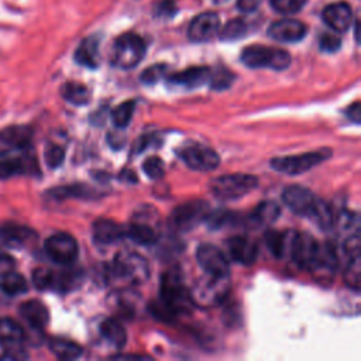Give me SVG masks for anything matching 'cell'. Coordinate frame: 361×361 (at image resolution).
Masks as SVG:
<instances>
[{"label": "cell", "instance_id": "6da1fadb", "mask_svg": "<svg viewBox=\"0 0 361 361\" xmlns=\"http://www.w3.org/2000/svg\"><path fill=\"white\" fill-rule=\"evenodd\" d=\"M159 293L161 299L155 303V313L159 314V317L172 319L178 314L190 312L193 305L190 290L185 286L182 276L176 269H168L162 275Z\"/></svg>", "mask_w": 361, "mask_h": 361}, {"label": "cell", "instance_id": "7a4b0ae2", "mask_svg": "<svg viewBox=\"0 0 361 361\" xmlns=\"http://www.w3.org/2000/svg\"><path fill=\"white\" fill-rule=\"evenodd\" d=\"M110 279L126 283H141L149 276L148 262L137 252H118L107 268Z\"/></svg>", "mask_w": 361, "mask_h": 361}, {"label": "cell", "instance_id": "3957f363", "mask_svg": "<svg viewBox=\"0 0 361 361\" xmlns=\"http://www.w3.org/2000/svg\"><path fill=\"white\" fill-rule=\"evenodd\" d=\"M258 186V178L248 173H228L210 182V192L220 200H235Z\"/></svg>", "mask_w": 361, "mask_h": 361}, {"label": "cell", "instance_id": "277c9868", "mask_svg": "<svg viewBox=\"0 0 361 361\" xmlns=\"http://www.w3.org/2000/svg\"><path fill=\"white\" fill-rule=\"evenodd\" d=\"M241 62L248 68H269L283 71L290 65V55L281 49L265 45H251L243 49Z\"/></svg>", "mask_w": 361, "mask_h": 361}, {"label": "cell", "instance_id": "5b68a950", "mask_svg": "<svg viewBox=\"0 0 361 361\" xmlns=\"http://www.w3.org/2000/svg\"><path fill=\"white\" fill-rule=\"evenodd\" d=\"M145 55V44L141 37L127 32L120 35L111 49V63L120 69L137 66Z\"/></svg>", "mask_w": 361, "mask_h": 361}, {"label": "cell", "instance_id": "8992f818", "mask_svg": "<svg viewBox=\"0 0 361 361\" xmlns=\"http://www.w3.org/2000/svg\"><path fill=\"white\" fill-rule=\"evenodd\" d=\"M330 157V151L323 148L319 151H310V152H303V154H296V155H286V157H276L274 158L269 165L281 173L286 175H299L310 168L322 164Z\"/></svg>", "mask_w": 361, "mask_h": 361}, {"label": "cell", "instance_id": "52a82bcc", "mask_svg": "<svg viewBox=\"0 0 361 361\" xmlns=\"http://www.w3.org/2000/svg\"><path fill=\"white\" fill-rule=\"evenodd\" d=\"M228 276H212L202 279L190 290L193 303L200 306H213L221 302L228 293Z\"/></svg>", "mask_w": 361, "mask_h": 361}, {"label": "cell", "instance_id": "ba28073f", "mask_svg": "<svg viewBox=\"0 0 361 361\" xmlns=\"http://www.w3.org/2000/svg\"><path fill=\"white\" fill-rule=\"evenodd\" d=\"M178 155L190 169L195 171H212L220 162L219 154L214 149L197 142H188L182 145L178 149Z\"/></svg>", "mask_w": 361, "mask_h": 361}, {"label": "cell", "instance_id": "9c48e42d", "mask_svg": "<svg viewBox=\"0 0 361 361\" xmlns=\"http://www.w3.org/2000/svg\"><path fill=\"white\" fill-rule=\"evenodd\" d=\"M209 213V207L202 200H192L179 204L171 214L169 223L178 231H189L204 220Z\"/></svg>", "mask_w": 361, "mask_h": 361}, {"label": "cell", "instance_id": "30bf717a", "mask_svg": "<svg viewBox=\"0 0 361 361\" xmlns=\"http://www.w3.org/2000/svg\"><path fill=\"white\" fill-rule=\"evenodd\" d=\"M47 255L61 265L72 264L79 252L76 240L66 233H56L47 238L44 244Z\"/></svg>", "mask_w": 361, "mask_h": 361}, {"label": "cell", "instance_id": "8fae6325", "mask_svg": "<svg viewBox=\"0 0 361 361\" xmlns=\"http://www.w3.org/2000/svg\"><path fill=\"white\" fill-rule=\"evenodd\" d=\"M196 259L207 275L228 276V261L226 255L213 244H200L196 251Z\"/></svg>", "mask_w": 361, "mask_h": 361}, {"label": "cell", "instance_id": "7c38bea8", "mask_svg": "<svg viewBox=\"0 0 361 361\" xmlns=\"http://www.w3.org/2000/svg\"><path fill=\"white\" fill-rule=\"evenodd\" d=\"M31 130L25 126H11L0 131V158L31 148Z\"/></svg>", "mask_w": 361, "mask_h": 361}, {"label": "cell", "instance_id": "4fadbf2b", "mask_svg": "<svg viewBox=\"0 0 361 361\" xmlns=\"http://www.w3.org/2000/svg\"><path fill=\"white\" fill-rule=\"evenodd\" d=\"M317 248H319V243L310 234L295 231L289 258L295 261L296 265L300 267L302 269L312 271L316 259Z\"/></svg>", "mask_w": 361, "mask_h": 361}, {"label": "cell", "instance_id": "5bb4252c", "mask_svg": "<svg viewBox=\"0 0 361 361\" xmlns=\"http://www.w3.org/2000/svg\"><path fill=\"white\" fill-rule=\"evenodd\" d=\"M23 173H38V164L31 148L20 152L18 157H4V159H0V179H8Z\"/></svg>", "mask_w": 361, "mask_h": 361}, {"label": "cell", "instance_id": "9a60e30c", "mask_svg": "<svg viewBox=\"0 0 361 361\" xmlns=\"http://www.w3.org/2000/svg\"><path fill=\"white\" fill-rule=\"evenodd\" d=\"M316 199L307 188L300 185H289L282 192V200L286 207L299 216H309Z\"/></svg>", "mask_w": 361, "mask_h": 361}, {"label": "cell", "instance_id": "2e32d148", "mask_svg": "<svg viewBox=\"0 0 361 361\" xmlns=\"http://www.w3.org/2000/svg\"><path fill=\"white\" fill-rule=\"evenodd\" d=\"M220 28V20L216 13H203L193 18L189 24L188 35L195 42H203L213 38Z\"/></svg>", "mask_w": 361, "mask_h": 361}, {"label": "cell", "instance_id": "e0dca14e", "mask_svg": "<svg viewBox=\"0 0 361 361\" xmlns=\"http://www.w3.org/2000/svg\"><path fill=\"white\" fill-rule=\"evenodd\" d=\"M268 35L281 42H296L306 35V25L293 18L278 20L269 25Z\"/></svg>", "mask_w": 361, "mask_h": 361}, {"label": "cell", "instance_id": "ac0fdd59", "mask_svg": "<svg viewBox=\"0 0 361 361\" xmlns=\"http://www.w3.org/2000/svg\"><path fill=\"white\" fill-rule=\"evenodd\" d=\"M37 234L30 227L6 223L0 226V244L8 248H21L35 240Z\"/></svg>", "mask_w": 361, "mask_h": 361}, {"label": "cell", "instance_id": "d6986e66", "mask_svg": "<svg viewBox=\"0 0 361 361\" xmlns=\"http://www.w3.org/2000/svg\"><path fill=\"white\" fill-rule=\"evenodd\" d=\"M227 251L230 257L243 265L255 262L258 257V245L254 240L245 235H235L227 241Z\"/></svg>", "mask_w": 361, "mask_h": 361}, {"label": "cell", "instance_id": "ffe728a7", "mask_svg": "<svg viewBox=\"0 0 361 361\" xmlns=\"http://www.w3.org/2000/svg\"><path fill=\"white\" fill-rule=\"evenodd\" d=\"M212 71L206 66H193L168 76V83L182 89H196L209 82Z\"/></svg>", "mask_w": 361, "mask_h": 361}, {"label": "cell", "instance_id": "44dd1931", "mask_svg": "<svg viewBox=\"0 0 361 361\" xmlns=\"http://www.w3.org/2000/svg\"><path fill=\"white\" fill-rule=\"evenodd\" d=\"M353 20L351 8L347 3H333L323 10V21L334 31H345Z\"/></svg>", "mask_w": 361, "mask_h": 361}, {"label": "cell", "instance_id": "7402d4cb", "mask_svg": "<svg viewBox=\"0 0 361 361\" xmlns=\"http://www.w3.org/2000/svg\"><path fill=\"white\" fill-rule=\"evenodd\" d=\"M92 233L96 243L109 245L120 241L124 237L126 230L110 219H99L93 223Z\"/></svg>", "mask_w": 361, "mask_h": 361}, {"label": "cell", "instance_id": "603a6c76", "mask_svg": "<svg viewBox=\"0 0 361 361\" xmlns=\"http://www.w3.org/2000/svg\"><path fill=\"white\" fill-rule=\"evenodd\" d=\"M20 314L34 329H42L49 320L47 306L37 299H31L21 303Z\"/></svg>", "mask_w": 361, "mask_h": 361}, {"label": "cell", "instance_id": "cb8c5ba5", "mask_svg": "<svg viewBox=\"0 0 361 361\" xmlns=\"http://www.w3.org/2000/svg\"><path fill=\"white\" fill-rule=\"evenodd\" d=\"M126 233L134 243L140 245H152L158 241V231L142 216H138L137 220L130 224Z\"/></svg>", "mask_w": 361, "mask_h": 361}, {"label": "cell", "instance_id": "d4e9b609", "mask_svg": "<svg viewBox=\"0 0 361 361\" xmlns=\"http://www.w3.org/2000/svg\"><path fill=\"white\" fill-rule=\"evenodd\" d=\"M293 235H295V231L292 230H288V231L271 230L265 234V243L269 251L276 258H285V257H289Z\"/></svg>", "mask_w": 361, "mask_h": 361}, {"label": "cell", "instance_id": "484cf974", "mask_svg": "<svg viewBox=\"0 0 361 361\" xmlns=\"http://www.w3.org/2000/svg\"><path fill=\"white\" fill-rule=\"evenodd\" d=\"M75 61L82 66L94 69L99 63V39L96 37L85 38L75 51Z\"/></svg>", "mask_w": 361, "mask_h": 361}, {"label": "cell", "instance_id": "4316f807", "mask_svg": "<svg viewBox=\"0 0 361 361\" xmlns=\"http://www.w3.org/2000/svg\"><path fill=\"white\" fill-rule=\"evenodd\" d=\"M320 228L323 230H329L334 226V220H336V213L331 209V206L322 200V199H316L309 216Z\"/></svg>", "mask_w": 361, "mask_h": 361}, {"label": "cell", "instance_id": "83f0119b", "mask_svg": "<svg viewBox=\"0 0 361 361\" xmlns=\"http://www.w3.org/2000/svg\"><path fill=\"white\" fill-rule=\"evenodd\" d=\"M62 97L75 106H85L90 100V90L79 82H66L61 87Z\"/></svg>", "mask_w": 361, "mask_h": 361}, {"label": "cell", "instance_id": "f1b7e54d", "mask_svg": "<svg viewBox=\"0 0 361 361\" xmlns=\"http://www.w3.org/2000/svg\"><path fill=\"white\" fill-rule=\"evenodd\" d=\"M100 333L111 345L121 348L127 341V333L120 322L116 319H107L100 324Z\"/></svg>", "mask_w": 361, "mask_h": 361}, {"label": "cell", "instance_id": "f546056e", "mask_svg": "<svg viewBox=\"0 0 361 361\" xmlns=\"http://www.w3.org/2000/svg\"><path fill=\"white\" fill-rule=\"evenodd\" d=\"M281 216V206L272 200L261 202L252 212H251V221L255 224H271Z\"/></svg>", "mask_w": 361, "mask_h": 361}, {"label": "cell", "instance_id": "4dcf8cb0", "mask_svg": "<svg viewBox=\"0 0 361 361\" xmlns=\"http://www.w3.org/2000/svg\"><path fill=\"white\" fill-rule=\"evenodd\" d=\"M49 350L59 360H76L82 355V347L65 338H52L49 341Z\"/></svg>", "mask_w": 361, "mask_h": 361}, {"label": "cell", "instance_id": "1f68e13d", "mask_svg": "<svg viewBox=\"0 0 361 361\" xmlns=\"http://www.w3.org/2000/svg\"><path fill=\"white\" fill-rule=\"evenodd\" d=\"M0 289L10 295V296H14V295H21L24 292H27L28 289V282L27 279L18 274V272H14V271H10L4 275H1V279H0Z\"/></svg>", "mask_w": 361, "mask_h": 361}, {"label": "cell", "instance_id": "d6a6232c", "mask_svg": "<svg viewBox=\"0 0 361 361\" xmlns=\"http://www.w3.org/2000/svg\"><path fill=\"white\" fill-rule=\"evenodd\" d=\"M23 338L24 330L17 322L13 319H0V343L4 345L17 344L23 341Z\"/></svg>", "mask_w": 361, "mask_h": 361}, {"label": "cell", "instance_id": "836d02e7", "mask_svg": "<svg viewBox=\"0 0 361 361\" xmlns=\"http://www.w3.org/2000/svg\"><path fill=\"white\" fill-rule=\"evenodd\" d=\"M48 195L54 199L62 200L68 197H92L93 189L87 188L86 185H65V186H58L51 190H48Z\"/></svg>", "mask_w": 361, "mask_h": 361}, {"label": "cell", "instance_id": "e575fe53", "mask_svg": "<svg viewBox=\"0 0 361 361\" xmlns=\"http://www.w3.org/2000/svg\"><path fill=\"white\" fill-rule=\"evenodd\" d=\"M135 110V102L134 100H127L116 106L111 111V121L117 128H126L134 114Z\"/></svg>", "mask_w": 361, "mask_h": 361}, {"label": "cell", "instance_id": "d590c367", "mask_svg": "<svg viewBox=\"0 0 361 361\" xmlns=\"http://www.w3.org/2000/svg\"><path fill=\"white\" fill-rule=\"evenodd\" d=\"M245 32H247V24L240 18H234V20H230L220 30V38L223 41H234V39L243 38Z\"/></svg>", "mask_w": 361, "mask_h": 361}, {"label": "cell", "instance_id": "8d00e7d4", "mask_svg": "<svg viewBox=\"0 0 361 361\" xmlns=\"http://www.w3.org/2000/svg\"><path fill=\"white\" fill-rule=\"evenodd\" d=\"M344 281L347 286H350L354 290H360V282H361V267H360V257L350 258V264L344 272Z\"/></svg>", "mask_w": 361, "mask_h": 361}, {"label": "cell", "instance_id": "74e56055", "mask_svg": "<svg viewBox=\"0 0 361 361\" xmlns=\"http://www.w3.org/2000/svg\"><path fill=\"white\" fill-rule=\"evenodd\" d=\"M235 217L234 212H228V210H217L214 213H207L204 217V221L207 223V226L210 228H221L226 224H230L233 221V219Z\"/></svg>", "mask_w": 361, "mask_h": 361}, {"label": "cell", "instance_id": "f35d334b", "mask_svg": "<svg viewBox=\"0 0 361 361\" xmlns=\"http://www.w3.org/2000/svg\"><path fill=\"white\" fill-rule=\"evenodd\" d=\"M142 171L145 172V175L151 179H159L164 176L165 173V164L159 157H148L144 162H142Z\"/></svg>", "mask_w": 361, "mask_h": 361}, {"label": "cell", "instance_id": "ab89813d", "mask_svg": "<svg viewBox=\"0 0 361 361\" xmlns=\"http://www.w3.org/2000/svg\"><path fill=\"white\" fill-rule=\"evenodd\" d=\"M44 157H45L47 165L54 169V168H58L62 165V162L65 159V149L56 144H49L45 148Z\"/></svg>", "mask_w": 361, "mask_h": 361}, {"label": "cell", "instance_id": "60d3db41", "mask_svg": "<svg viewBox=\"0 0 361 361\" xmlns=\"http://www.w3.org/2000/svg\"><path fill=\"white\" fill-rule=\"evenodd\" d=\"M233 80H234V75L227 69H220V71H216L214 73H210V79H209L210 87L216 90H223L228 87Z\"/></svg>", "mask_w": 361, "mask_h": 361}, {"label": "cell", "instance_id": "b9f144b4", "mask_svg": "<svg viewBox=\"0 0 361 361\" xmlns=\"http://www.w3.org/2000/svg\"><path fill=\"white\" fill-rule=\"evenodd\" d=\"M52 276H54V271L52 269L37 268L32 272V282H34L37 289L48 290V289H52Z\"/></svg>", "mask_w": 361, "mask_h": 361}, {"label": "cell", "instance_id": "7bdbcfd3", "mask_svg": "<svg viewBox=\"0 0 361 361\" xmlns=\"http://www.w3.org/2000/svg\"><path fill=\"white\" fill-rule=\"evenodd\" d=\"M165 75H166V65H164V63H157V65H152V66L147 68V69L141 73L140 79H141V82L145 83V85H154V83H157L158 80H161Z\"/></svg>", "mask_w": 361, "mask_h": 361}, {"label": "cell", "instance_id": "ee69618b", "mask_svg": "<svg viewBox=\"0 0 361 361\" xmlns=\"http://www.w3.org/2000/svg\"><path fill=\"white\" fill-rule=\"evenodd\" d=\"M306 0H271V6L282 14H293L298 13L303 6Z\"/></svg>", "mask_w": 361, "mask_h": 361}, {"label": "cell", "instance_id": "f6af8a7d", "mask_svg": "<svg viewBox=\"0 0 361 361\" xmlns=\"http://www.w3.org/2000/svg\"><path fill=\"white\" fill-rule=\"evenodd\" d=\"M319 45H320V49L324 51V52H334L340 48L341 45V41L338 37L336 35H331V34H323L320 37V41H319Z\"/></svg>", "mask_w": 361, "mask_h": 361}, {"label": "cell", "instance_id": "bcb514c9", "mask_svg": "<svg viewBox=\"0 0 361 361\" xmlns=\"http://www.w3.org/2000/svg\"><path fill=\"white\" fill-rule=\"evenodd\" d=\"M343 250H344V252L348 258L360 257V237H358V234L350 235L345 240V243L343 245Z\"/></svg>", "mask_w": 361, "mask_h": 361}, {"label": "cell", "instance_id": "7dc6e473", "mask_svg": "<svg viewBox=\"0 0 361 361\" xmlns=\"http://www.w3.org/2000/svg\"><path fill=\"white\" fill-rule=\"evenodd\" d=\"M16 267V262H14V258L7 254L6 251L0 250V276L13 271Z\"/></svg>", "mask_w": 361, "mask_h": 361}, {"label": "cell", "instance_id": "c3c4849f", "mask_svg": "<svg viewBox=\"0 0 361 361\" xmlns=\"http://www.w3.org/2000/svg\"><path fill=\"white\" fill-rule=\"evenodd\" d=\"M345 114H347V117L351 120V121H354L355 124H358L360 123V120H361V109H360V102H354L350 107H347V110H345Z\"/></svg>", "mask_w": 361, "mask_h": 361}, {"label": "cell", "instance_id": "681fc988", "mask_svg": "<svg viewBox=\"0 0 361 361\" xmlns=\"http://www.w3.org/2000/svg\"><path fill=\"white\" fill-rule=\"evenodd\" d=\"M261 0H237V7L244 13H251L259 6Z\"/></svg>", "mask_w": 361, "mask_h": 361}, {"label": "cell", "instance_id": "f907efd6", "mask_svg": "<svg viewBox=\"0 0 361 361\" xmlns=\"http://www.w3.org/2000/svg\"><path fill=\"white\" fill-rule=\"evenodd\" d=\"M157 10H158V14H164V16H172L175 13V4L172 0H165L159 4H157Z\"/></svg>", "mask_w": 361, "mask_h": 361}, {"label": "cell", "instance_id": "816d5d0a", "mask_svg": "<svg viewBox=\"0 0 361 361\" xmlns=\"http://www.w3.org/2000/svg\"><path fill=\"white\" fill-rule=\"evenodd\" d=\"M151 140H152V135H149V134H145V135L140 137V140L134 144V152L135 154L142 152L145 148H148V145L151 144Z\"/></svg>", "mask_w": 361, "mask_h": 361}, {"label": "cell", "instance_id": "f5cc1de1", "mask_svg": "<svg viewBox=\"0 0 361 361\" xmlns=\"http://www.w3.org/2000/svg\"><path fill=\"white\" fill-rule=\"evenodd\" d=\"M113 358H148L145 355H138V354H116L113 355Z\"/></svg>", "mask_w": 361, "mask_h": 361}, {"label": "cell", "instance_id": "db71d44e", "mask_svg": "<svg viewBox=\"0 0 361 361\" xmlns=\"http://www.w3.org/2000/svg\"><path fill=\"white\" fill-rule=\"evenodd\" d=\"M7 357V348L3 343H0V358H6Z\"/></svg>", "mask_w": 361, "mask_h": 361}]
</instances>
